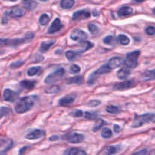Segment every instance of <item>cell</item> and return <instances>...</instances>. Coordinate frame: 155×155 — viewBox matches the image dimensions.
Segmentation results:
<instances>
[{
	"label": "cell",
	"instance_id": "cell-27",
	"mask_svg": "<svg viewBox=\"0 0 155 155\" xmlns=\"http://www.w3.org/2000/svg\"><path fill=\"white\" fill-rule=\"evenodd\" d=\"M83 77H74L68 79L66 80V83L68 84H81L83 83Z\"/></svg>",
	"mask_w": 155,
	"mask_h": 155
},
{
	"label": "cell",
	"instance_id": "cell-46",
	"mask_svg": "<svg viewBox=\"0 0 155 155\" xmlns=\"http://www.w3.org/2000/svg\"><path fill=\"white\" fill-rule=\"evenodd\" d=\"M10 112H11V110L9 108H8V107H2L1 111H0L1 117H3L7 115L8 113H10Z\"/></svg>",
	"mask_w": 155,
	"mask_h": 155
},
{
	"label": "cell",
	"instance_id": "cell-18",
	"mask_svg": "<svg viewBox=\"0 0 155 155\" xmlns=\"http://www.w3.org/2000/svg\"><path fill=\"white\" fill-rule=\"evenodd\" d=\"M55 42V40H50V41H45L41 43L40 47H39V51L40 52H46L48 49L50 48V47L53 45V44Z\"/></svg>",
	"mask_w": 155,
	"mask_h": 155
},
{
	"label": "cell",
	"instance_id": "cell-50",
	"mask_svg": "<svg viewBox=\"0 0 155 155\" xmlns=\"http://www.w3.org/2000/svg\"><path fill=\"white\" fill-rule=\"evenodd\" d=\"M114 131L116 132V133H120V131L121 130V128L120 126L118 125H114Z\"/></svg>",
	"mask_w": 155,
	"mask_h": 155
},
{
	"label": "cell",
	"instance_id": "cell-13",
	"mask_svg": "<svg viewBox=\"0 0 155 155\" xmlns=\"http://www.w3.org/2000/svg\"><path fill=\"white\" fill-rule=\"evenodd\" d=\"M13 145V141L12 139H1V154H5L12 148Z\"/></svg>",
	"mask_w": 155,
	"mask_h": 155
},
{
	"label": "cell",
	"instance_id": "cell-3",
	"mask_svg": "<svg viewBox=\"0 0 155 155\" xmlns=\"http://www.w3.org/2000/svg\"><path fill=\"white\" fill-rule=\"evenodd\" d=\"M152 115L153 114H145L136 116L134 120H133V124H132V127L138 128V127H142L145 124L151 122V120H152Z\"/></svg>",
	"mask_w": 155,
	"mask_h": 155
},
{
	"label": "cell",
	"instance_id": "cell-22",
	"mask_svg": "<svg viewBox=\"0 0 155 155\" xmlns=\"http://www.w3.org/2000/svg\"><path fill=\"white\" fill-rule=\"evenodd\" d=\"M142 78L144 80H155V69L148 71L143 73L142 75Z\"/></svg>",
	"mask_w": 155,
	"mask_h": 155
},
{
	"label": "cell",
	"instance_id": "cell-30",
	"mask_svg": "<svg viewBox=\"0 0 155 155\" xmlns=\"http://www.w3.org/2000/svg\"><path fill=\"white\" fill-rule=\"evenodd\" d=\"M103 42L109 45H114L116 44V39L113 36H107L103 39Z\"/></svg>",
	"mask_w": 155,
	"mask_h": 155
},
{
	"label": "cell",
	"instance_id": "cell-44",
	"mask_svg": "<svg viewBox=\"0 0 155 155\" xmlns=\"http://www.w3.org/2000/svg\"><path fill=\"white\" fill-rule=\"evenodd\" d=\"M80 68L77 64H73L71 65V68H70V71L72 74H77V73L80 72Z\"/></svg>",
	"mask_w": 155,
	"mask_h": 155
},
{
	"label": "cell",
	"instance_id": "cell-11",
	"mask_svg": "<svg viewBox=\"0 0 155 155\" xmlns=\"http://www.w3.org/2000/svg\"><path fill=\"white\" fill-rule=\"evenodd\" d=\"M63 25L61 23V21L59 18H56L54 21L52 22V24H51V26L49 27V28L48 29V31L47 33L48 34H53L54 33H57L62 28Z\"/></svg>",
	"mask_w": 155,
	"mask_h": 155
},
{
	"label": "cell",
	"instance_id": "cell-42",
	"mask_svg": "<svg viewBox=\"0 0 155 155\" xmlns=\"http://www.w3.org/2000/svg\"><path fill=\"white\" fill-rule=\"evenodd\" d=\"M84 117L87 120H95L97 118V114L93 113H90V112H86L84 114Z\"/></svg>",
	"mask_w": 155,
	"mask_h": 155
},
{
	"label": "cell",
	"instance_id": "cell-14",
	"mask_svg": "<svg viewBox=\"0 0 155 155\" xmlns=\"http://www.w3.org/2000/svg\"><path fill=\"white\" fill-rule=\"evenodd\" d=\"M7 12L8 15L12 18H21L24 15V10L19 7H15L11 9L9 12Z\"/></svg>",
	"mask_w": 155,
	"mask_h": 155
},
{
	"label": "cell",
	"instance_id": "cell-21",
	"mask_svg": "<svg viewBox=\"0 0 155 155\" xmlns=\"http://www.w3.org/2000/svg\"><path fill=\"white\" fill-rule=\"evenodd\" d=\"M119 151V148L116 146H108L103 151L101 155H114Z\"/></svg>",
	"mask_w": 155,
	"mask_h": 155
},
{
	"label": "cell",
	"instance_id": "cell-43",
	"mask_svg": "<svg viewBox=\"0 0 155 155\" xmlns=\"http://www.w3.org/2000/svg\"><path fill=\"white\" fill-rule=\"evenodd\" d=\"M71 114L72 115L73 117H78L83 116V113L82 110H78V109H76V110H72V111L71 112Z\"/></svg>",
	"mask_w": 155,
	"mask_h": 155
},
{
	"label": "cell",
	"instance_id": "cell-20",
	"mask_svg": "<svg viewBox=\"0 0 155 155\" xmlns=\"http://www.w3.org/2000/svg\"><path fill=\"white\" fill-rule=\"evenodd\" d=\"M130 74V71L128 68H123L120 70H119L117 74V77H118L120 80H124V79L127 78L129 75Z\"/></svg>",
	"mask_w": 155,
	"mask_h": 155
},
{
	"label": "cell",
	"instance_id": "cell-34",
	"mask_svg": "<svg viewBox=\"0 0 155 155\" xmlns=\"http://www.w3.org/2000/svg\"><path fill=\"white\" fill-rule=\"evenodd\" d=\"M112 132L110 129L108 128H104L101 131V137L104 138V139H109L112 136Z\"/></svg>",
	"mask_w": 155,
	"mask_h": 155
},
{
	"label": "cell",
	"instance_id": "cell-33",
	"mask_svg": "<svg viewBox=\"0 0 155 155\" xmlns=\"http://www.w3.org/2000/svg\"><path fill=\"white\" fill-rule=\"evenodd\" d=\"M118 40H119L120 43L123 45H127L130 43V39L125 35H119L118 36Z\"/></svg>",
	"mask_w": 155,
	"mask_h": 155
},
{
	"label": "cell",
	"instance_id": "cell-26",
	"mask_svg": "<svg viewBox=\"0 0 155 155\" xmlns=\"http://www.w3.org/2000/svg\"><path fill=\"white\" fill-rule=\"evenodd\" d=\"M74 0H61L60 5L64 9H70L74 6Z\"/></svg>",
	"mask_w": 155,
	"mask_h": 155
},
{
	"label": "cell",
	"instance_id": "cell-4",
	"mask_svg": "<svg viewBox=\"0 0 155 155\" xmlns=\"http://www.w3.org/2000/svg\"><path fill=\"white\" fill-rule=\"evenodd\" d=\"M64 69L60 68V69L57 70L54 72L51 73L49 75L47 76L46 78L45 79V83H47V84H51V83H56V82L59 81L64 77Z\"/></svg>",
	"mask_w": 155,
	"mask_h": 155
},
{
	"label": "cell",
	"instance_id": "cell-49",
	"mask_svg": "<svg viewBox=\"0 0 155 155\" xmlns=\"http://www.w3.org/2000/svg\"><path fill=\"white\" fill-rule=\"evenodd\" d=\"M60 139V137L58 136H52L51 137H49V141H51V142H54V141H58Z\"/></svg>",
	"mask_w": 155,
	"mask_h": 155
},
{
	"label": "cell",
	"instance_id": "cell-39",
	"mask_svg": "<svg viewBox=\"0 0 155 155\" xmlns=\"http://www.w3.org/2000/svg\"><path fill=\"white\" fill-rule=\"evenodd\" d=\"M76 55H77V54H76V53L74 52V51H71V50H69V51H66V53H65V56H66V58L69 61L74 60V59L75 58Z\"/></svg>",
	"mask_w": 155,
	"mask_h": 155
},
{
	"label": "cell",
	"instance_id": "cell-37",
	"mask_svg": "<svg viewBox=\"0 0 155 155\" xmlns=\"http://www.w3.org/2000/svg\"><path fill=\"white\" fill-rule=\"evenodd\" d=\"M48 21H49V17L46 14H42L39 18V23L42 25H45V24H48Z\"/></svg>",
	"mask_w": 155,
	"mask_h": 155
},
{
	"label": "cell",
	"instance_id": "cell-9",
	"mask_svg": "<svg viewBox=\"0 0 155 155\" xmlns=\"http://www.w3.org/2000/svg\"><path fill=\"white\" fill-rule=\"evenodd\" d=\"M76 98H77V95H74V94L66 95V96L63 97V98L59 100V105L62 106V107L69 106L70 104H71L75 101Z\"/></svg>",
	"mask_w": 155,
	"mask_h": 155
},
{
	"label": "cell",
	"instance_id": "cell-24",
	"mask_svg": "<svg viewBox=\"0 0 155 155\" xmlns=\"http://www.w3.org/2000/svg\"><path fill=\"white\" fill-rule=\"evenodd\" d=\"M21 86L23 87L24 89H33L35 86V82L32 81V80H23V81L21 82Z\"/></svg>",
	"mask_w": 155,
	"mask_h": 155
},
{
	"label": "cell",
	"instance_id": "cell-48",
	"mask_svg": "<svg viewBox=\"0 0 155 155\" xmlns=\"http://www.w3.org/2000/svg\"><path fill=\"white\" fill-rule=\"evenodd\" d=\"M24 63V62L22 61H18L15 62V63H12L11 64V68H18L21 67Z\"/></svg>",
	"mask_w": 155,
	"mask_h": 155
},
{
	"label": "cell",
	"instance_id": "cell-8",
	"mask_svg": "<svg viewBox=\"0 0 155 155\" xmlns=\"http://www.w3.org/2000/svg\"><path fill=\"white\" fill-rule=\"evenodd\" d=\"M3 98L6 101L13 102V101H15L18 99V95L15 92H13V91L7 89H5L4 92H3Z\"/></svg>",
	"mask_w": 155,
	"mask_h": 155
},
{
	"label": "cell",
	"instance_id": "cell-55",
	"mask_svg": "<svg viewBox=\"0 0 155 155\" xmlns=\"http://www.w3.org/2000/svg\"><path fill=\"white\" fill-rule=\"evenodd\" d=\"M11 1H16V0H11Z\"/></svg>",
	"mask_w": 155,
	"mask_h": 155
},
{
	"label": "cell",
	"instance_id": "cell-5",
	"mask_svg": "<svg viewBox=\"0 0 155 155\" xmlns=\"http://www.w3.org/2000/svg\"><path fill=\"white\" fill-rule=\"evenodd\" d=\"M62 139L66 142H70L73 144L81 143L84 140V136L82 134L77 133H68L67 134L64 135Z\"/></svg>",
	"mask_w": 155,
	"mask_h": 155
},
{
	"label": "cell",
	"instance_id": "cell-53",
	"mask_svg": "<svg viewBox=\"0 0 155 155\" xmlns=\"http://www.w3.org/2000/svg\"><path fill=\"white\" fill-rule=\"evenodd\" d=\"M153 12H154V13L155 14V8H154V10H153Z\"/></svg>",
	"mask_w": 155,
	"mask_h": 155
},
{
	"label": "cell",
	"instance_id": "cell-29",
	"mask_svg": "<svg viewBox=\"0 0 155 155\" xmlns=\"http://www.w3.org/2000/svg\"><path fill=\"white\" fill-rule=\"evenodd\" d=\"M139 54H140V51H134L132 52L128 53L127 54V59L133 61H137V58H139Z\"/></svg>",
	"mask_w": 155,
	"mask_h": 155
},
{
	"label": "cell",
	"instance_id": "cell-28",
	"mask_svg": "<svg viewBox=\"0 0 155 155\" xmlns=\"http://www.w3.org/2000/svg\"><path fill=\"white\" fill-rule=\"evenodd\" d=\"M41 68L40 67H33L27 70V75L29 77H33L35 75H38L40 74Z\"/></svg>",
	"mask_w": 155,
	"mask_h": 155
},
{
	"label": "cell",
	"instance_id": "cell-16",
	"mask_svg": "<svg viewBox=\"0 0 155 155\" xmlns=\"http://www.w3.org/2000/svg\"><path fill=\"white\" fill-rule=\"evenodd\" d=\"M93 43H92L91 42H89V41H84V42H82L80 44V45L79 46L78 50H77V52L82 53L84 52V51H87V50L90 49L93 47Z\"/></svg>",
	"mask_w": 155,
	"mask_h": 155
},
{
	"label": "cell",
	"instance_id": "cell-10",
	"mask_svg": "<svg viewBox=\"0 0 155 155\" xmlns=\"http://www.w3.org/2000/svg\"><path fill=\"white\" fill-rule=\"evenodd\" d=\"M135 86V83L131 80L129 81L123 82V83H118L114 85L113 89H116V90H125V89H130V88L133 87Z\"/></svg>",
	"mask_w": 155,
	"mask_h": 155
},
{
	"label": "cell",
	"instance_id": "cell-19",
	"mask_svg": "<svg viewBox=\"0 0 155 155\" xmlns=\"http://www.w3.org/2000/svg\"><path fill=\"white\" fill-rule=\"evenodd\" d=\"M133 12V10L130 7H123L118 11L117 14L120 17H126L129 16Z\"/></svg>",
	"mask_w": 155,
	"mask_h": 155
},
{
	"label": "cell",
	"instance_id": "cell-17",
	"mask_svg": "<svg viewBox=\"0 0 155 155\" xmlns=\"http://www.w3.org/2000/svg\"><path fill=\"white\" fill-rule=\"evenodd\" d=\"M22 3L24 7L27 10H34L37 6V3L34 0H22Z\"/></svg>",
	"mask_w": 155,
	"mask_h": 155
},
{
	"label": "cell",
	"instance_id": "cell-36",
	"mask_svg": "<svg viewBox=\"0 0 155 155\" xmlns=\"http://www.w3.org/2000/svg\"><path fill=\"white\" fill-rule=\"evenodd\" d=\"M104 124V121L103 120H101V119L97 120L95 121V125H94V127H93V130H92V131H93V132L98 131V130H99V129L101 128V127H102Z\"/></svg>",
	"mask_w": 155,
	"mask_h": 155
},
{
	"label": "cell",
	"instance_id": "cell-32",
	"mask_svg": "<svg viewBox=\"0 0 155 155\" xmlns=\"http://www.w3.org/2000/svg\"><path fill=\"white\" fill-rule=\"evenodd\" d=\"M59 91H60V88H59V86H56V85H54V86H50V87H48V89H45V92L47 94H55V93H58Z\"/></svg>",
	"mask_w": 155,
	"mask_h": 155
},
{
	"label": "cell",
	"instance_id": "cell-15",
	"mask_svg": "<svg viewBox=\"0 0 155 155\" xmlns=\"http://www.w3.org/2000/svg\"><path fill=\"white\" fill-rule=\"evenodd\" d=\"M121 63H122V58L120 57H114L110 59L107 64H108L110 70H113L118 68L121 64Z\"/></svg>",
	"mask_w": 155,
	"mask_h": 155
},
{
	"label": "cell",
	"instance_id": "cell-52",
	"mask_svg": "<svg viewBox=\"0 0 155 155\" xmlns=\"http://www.w3.org/2000/svg\"><path fill=\"white\" fill-rule=\"evenodd\" d=\"M144 1H145V0H135V2H138V3L142 2H144Z\"/></svg>",
	"mask_w": 155,
	"mask_h": 155
},
{
	"label": "cell",
	"instance_id": "cell-2",
	"mask_svg": "<svg viewBox=\"0 0 155 155\" xmlns=\"http://www.w3.org/2000/svg\"><path fill=\"white\" fill-rule=\"evenodd\" d=\"M33 38V33H27L23 38H18V39H2V45H5L8 46H18L23 43L29 42Z\"/></svg>",
	"mask_w": 155,
	"mask_h": 155
},
{
	"label": "cell",
	"instance_id": "cell-7",
	"mask_svg": "<svg viewBox=\"0 0 155 155\" xmlns=\"http://www.w3.org/2000/svg\"><path fill=\"white\" fill-rule=\"evenodd\" d=\"M45 135V132L41 130H33L27 133L25 136V138L29 140H34V139H39L44 137Z\"/></svg>",
	"mask_w": 155,
	"mask_h": 155
},
{
	"label": "cell",
	"instance_id": "cell-35",
	"mask_svg": "<svg viewBox=\"0 0 155 155\" xmlns=\"http://www.w3.org/2000/svg\"><path fill=\"white\" fill-rule=\"evenodd\" d=\"M106 111L108 112L110 114H116L119 113L120 109L119 107L114 105H108L106 107Z\"/></svg>",
	"mask_w": 155,
	"mask_h": 155
},
{
	"label": "cell",
	"instance_id": "cell-45",
	"mask_svg": "<svg viewBox=\"0 0 155 155\" xmlns=\"http://www.w3.org/2000/svg\"><path fill=\"white\" fill-rule=\"evenodd\" d=\"M145 33H146L148 35H150V36L154 35L155 34V27H152V26L148 27L146 29H145Z\"/></svg>",
	"mask_w": 155,
	"mask_h": 155
},
{
	"label": "cell",
	"instance_id": "cell-54",
	"mask_svg": "<svg viewBox=\"0 0 155 155\" xmlns=\"http://www.w3.org/2000/svg\"><path fill=\"white\" fill-rule=\"evenodd\" d=\"M40 1H47V0H40Z\"/></svg>",
	"mask_w": 155,
	"mask_h": 155
},
{
	"label": "cell",
	"instance_id": "cell-41",
	"mask_svg": "<svg viewBox=\"0 0 155 155\" xmlns=\"http://www.w3.org/2000/svg\"><path fill=\"white\" fill-rule=\"evenodd\" d=\"M150 151H148L147 148H144V149L139 150V151H136V152L133 153L131 155H149Z\"/></svg>",
	"mask_w": 155,
	"mask_h": 155
},
{
	"label": "cell",
	"instance_id": "cell-25",
	"mask_svg": "<svg viewBox=\"0 0 155 155\" xmlns=\"http://www.w3.org/2000/svg\"><path fill=\"white\" fill-rule=\"evenodd\" d=\"M66 155H86V153L84 151L79 148H71L66 151Z\"/></svg>",
	"mask_w": 155,
	"mask_h": 155
},
{
	"label": "cell",
	"instance_id": "cell-51",
	"mask_svg": "<svg viewBox=\"0 0 155 155\" xmlns=\"http://www.w3.org/2000/svg\"><path fill=\"white\" fill-rule=\"evenodd\" d=\"M151 122L155 123V114H153V115H152V120H151Z\"/></svg>",
	"mask_w": 155,
	"mask_h": 155
},
{
	"label": "cell",
	"instance_id": "cell-1",
	"mask_svg": "<svg viewBox=\"0 0 155 155\" xmlns=\"http://www.w3.org/2000/svg\"><path fill=\"white\" fill-rule=\"evenodd\" d=\"M37 99L38 98L36 95H31V96L29 95V96L21 98V99L18 100L17 104H15V111L18 114H23L27 112L30 109L33 108Z\"/></svg>",
	"mask_w": 155,
	"mask_h": 155
},
{
	"label": "cell",
	"instance_id": "cell-40",
	"mask_svg": "<svg viewBox=\"0 0 155 155\" xmlns=\"http://www.w3.org/2000/svg\"><path fill=\"white\" fill-rule=\"evenodd\" d=\"M96 79H97V76L95 75L94 73L92 74H91V75L89 76V79H88V80H87L88 85H89V86L93 85L94 83H95V81H96Z\"/></svg>",
	"mask_w": 155,
	"mask_h": 155
},
{
	"label": "cell",
	"instance_id": "cell-38",
	"mask_svg": "<svg viewBox=\"0 0 155 155\" xmlns=\"http://www.w3.org/2000/svg\"><path fill=\"white\" fill-rule=\"evenodd\" d=\"M88 29L90 31V33H92V35H95L96 33H98V29L96 25H95L94 24H89L88 25Z\"/></svg>",
	"mask_w": 155,
	"mask_h": 155
},
{
	"label": "cell",
	"instance_id": "cell-47",
	"mask_svg": "<svg viewBox=\"0 0 155 155\" xmlns=\"http://www.w3.org/2000/svg\"><path fill=\"white\" fill-rule=\"evenodd\" d=\"M101 104L100 101H98V100H92V101H89L87 103L88 106H91V107H96V106L99 105Z\"/></svg>",
	"mask_w": 155,
	"mask_h": 155
},
{
	"label": "cell",
	"instance_id": "cell-12",
	"mask_svg": "<svg viewBox=\"0 0 155 155\" xmlns=\"http://www.w3.org/2000/svg\"><path fill=\"white\" fill-rule=\"evenodd\" d=\"M91 14L90 12H88L86 10H80L77 12H74L73 15V20L74 21H77V20H82V19H86L90 17Z\"/></svg>",
	"mask_w": 155,
	"mask_h": 155
},
{
	"label": "cell",
	"instance_id": "cell-23",
	"mask_svg": "<svg viewBox=\"0 0 155 155\" xmlns=\"http://www.w3.org/2000/svg\"><path fill=\"white\" fill-rule=\"evenodd\" d=\"M110 71H111V70H110V68H109L108 64H104V65H102L101 68H98L96 71H95L94 74H95L96 76H99V75H102V74H107V73H109Z\"/></svg>",
	"mask_w": 155,
	"mask_h": 155
},
{
	"label": "cell",
	"instance_id": "cell-31",
	"mask_svg": "<svg viewBox=\"0 0 155 155\" xmlns=\"http://www.w3.org/2000/svg\"><path fill=\"white\" fill-rule=\"evenodd\" d=\"M124 68H128V69H132V68H135L137 67L138 63L137 61H130L127 59L124 62Z\"/></svg>",
	"mask_w": 155,
	"mask_h": 155
},
{
	"label": "cell",
	"instance_id": "cell-6",
	"mask_svg": "<svg viewBox=\"0 0 155 155\" xmlns=\"http://www.w3.org/2000/svg\"><path fill=\"white\" fill-rule=\"evenodd\" d=\"M71 38L77 42H84L85 39H87V35L83 30L80 29H75L71 33Z\"/></svg>",
	"mask_w": 155,
	"mask_h": 155
}]
</instances>
